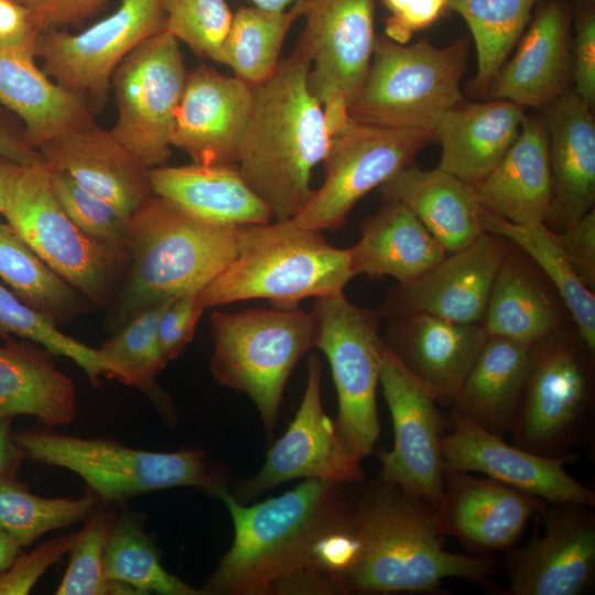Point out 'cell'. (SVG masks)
I'll return each mask as SVG.
<instances>
[{"label": "cell", "mask_w": 595, "mask_h": 595, "mask_svg": "<svg viewBox=\"0 0 595 595\" xmlns=\"http://www.w3.org/2000/svg\"><path fill=\"white\" fill-rule=\"evenodd\" d=\"M482 322L488 336L534 345L553 333L558 313L536 275L507 253Z\"/></svg>", "instance_id": "cell-35"}, {"label": "cell", "mask_w": 595, "mask_h": 595, "mask_svg": "<svg viewBox=\"0 0 595 595\" xmlns=\"http://www.w3.org/2000/svg\"><path fill=\"white\" fill-rule=\"evenodd\" d=\"M556 239L574 272L582 283L595 288V210L592 208L580 219L569 225Z\"/></svg>", "instance_id": "cell-51"}, {"label": "cell", "mask_w": 595, "mask_h": 595, "mask_svg": "<svg viewBox=\"0 0 595 595\" xmlns=\"http://www.w3.org/2000/svg\"><path fill=\"white\" fill-rule=\"evenodd\" d=\"M298 43L309 56L307 84L327 119L345 113L366 78L376 41V0H302Z\"/></svg>", "instance_id": "cell-16"}, {"label": "cell", "mask_w": 595, "mask_h": 595, "mask_svg": "<svg viewBox=\"0 0 595 595\" xmlns=\"http://www.w3.org/2000/svg\"><path fill=\"white\" fill-rule=\"evenodd\" d=\"M100 501L93 491L75 499L40 497L15 477L6 478L0 480V528L26 548L47 532L85 521Z\"/></svg>", "instance_id": "cell-41"}, {"label": "cell", "mask_w": 595, "mask_h": 595, "mask_svg": "<svg viewBox=\"0 0 595 595\" xmlns=\"http://www.w3.org/2000/svg\"><path fill=\"white\" fill-rule=\"evenodd\" d=\"M484 231L506 238L521 248L551 280L578 329L582 344L595 350V295L578 279L560 244L547 224L520 225L480 207Z\"/></svg>", "instance_id": "cell-36"}, {"label": "cell", "mask_w": 595, "mask_h": 595, "mask_svg": "<svg viewBox=\"0 0 595 595\" xmlns=\"http://www.w3.org/2000/svg\"><path fill=\"white\" fill-rule=\"evenodd\" d=\"M234 540L202 587L204 595L338 594L318 569L317 547L346 522L347 484L309 478L281 496L244 506L229 491Z\"/></svg>", "instance_id": "cell-1"}, {"label": "cell", "mask_w": 595, "mask_h": 595, "mask_svg": "<svg viewBox=\"0 0 595 595\" xmlns=\"http://www.w3.org/2000/svg\"><path fill=\"white\" fill-rule=\"evenodd\" d=\"M77 532L48 540L30 553L18 555L12 564L0 572V595H25L40 577L69 552Z\"/></svg>", "instance_id": "cell-47"}, {"label": "cell", "mask_w": 595, "mask_h": 595, "mask_svg": "<svg viewBox=\"0 0 595 595\" xmlns=\"http://www.w3.org/2000/svg\"><path fill=\"white\" fill-rule=\"evenodd\" d=\"M361 238L348 249L353 274L389 275L410 283L447 255L412 210L400 202H386L361 224Z\"/></svg>", "instance_id": "cell-31"}, {"label": "cell", "mask_w": 595, "mask_h": 595, "mask_svg": "<svg viewBox=\"0 0 595 595\" xmlns=\"http://www.w3.org/2000/svg\"><path fill=\"white\" fill-rule=\"evenodd\" d=\"M543 109L553 193L547 221L562 230L594 208L595 118L574 89Z\"/></svg>", "instance_id": "cell-25"}, {"label": "cell", "mask_w": 595, "mask_h": 595, "mask_svg": "<svg viewBox=\"0 0 595 595\" xmlns=\"http://www.w3.org/2000/svg\"><path fill=\"white\" fill-rule=\"evenodd\" d=\"M302 14V0L284 11L238 9L223 45L221 64L251 87L263 83L277 69L285 37Z\"/></svg>", "instance_id": "cell-39"}, {"label": "cell", "mask_w": 595, "mask_h": 595, "mask_svg": "<svg viewBox=\"0 0 595 595\" xmlns=\"http://www.w3.org/2000/svg\"><path fill=\"white\" fill-rule=\"evenodd\" d=\"M0 345V418L34 416L45 426H63L77 413L76 389L47 350L11 337Z\"/></svg>", "instance_id": "cell-34"}, {"label": "cell", "mask_w": 595, "mask_h": 595, "mask_svg": "<svg viewBox=\"0 0 595 595\" xmlns=\"http://www.w3.org/2000/svg\"><path fill=\"white\" fill-rule=\"evenodd\" d=\"M539 0H447L468 25L477 54L469 83L473 96L488 95L490 85L527 29Z\"/></svg>", "instance_id": "cell-38"}, {"label": "cell", "mask_w": 595, "mask_h": 595, "mask_svg": "<svg viewBox=\"0 0 595 595\" xmlns=\"http://www.w3.org/2000/svg\"><path fill=\"white\" fill-rule=\"evenodd\" d=\"M500 67L488 95L521 107L549 105L569 89L571 41L569 12L560 0L543 3Z\"/></svg>", "instance_id": "cell-26"}, {"label": "cell", "mask_w": 595, "mask_h": 595, "mask_svg": "<svg viewBox=\"0 0 595 595\" xmlns=\"http://www.w3.org/2000/svg\"><path fill=\"white\" fill-rule=\"evenodd\" d=\"M478 205L520 225L545 224L552 204L547 132L534 116H524L520 132L500 162L470 184Z\"/></svg>", "instance_id": "cell-27"}, {"label": "cell", "mask_w": 595, "mask_h": 595, "mask_svg": "<svg viewBox=\"0 0 595 595\" xmlns=\"http://www.w3.org/2000/svg\"><path fill=\"white\" fill-rule=\"evenodd\" d=\"M431 141L429 131L361 123L348 115L331 128L322 185L291 219L312 230L340 228L360 198L411 165Z\"/></svg>", "instance_id": "cell-12"}, {"label": "cell", "mask_w": 595, "mask_h": 595, "mask_svg": "<svg viewBox=\"0 0 595 595\" xmlns=\"http://www.w3.org/2000/svg\"><path fill=\"white\" fill-rule=\"evenodd\" d=\"M523 107L505 99L462 101L450 109L434 128L441 145L439 169L474 184L484 178L517 139Z\"/></svg>", "instance_id": "cell-28"}, {"label": "cell", "mask_w": 595, "mask_h": 595, "mask_svg": "<svg viewBox=\"0 0 595 595\" xmlns=\"http://www.w3.org/2000/svg\"><path fill=\"white\" fill-rule=\"evenodd\" d=\"M571 79L574 90L593 109L595 105V14L582 10L576 19L575 35L571 43Z\"/></svg>", "instance_id": "cell-49"}, {"label": "cell", "mask_w": 595, "mask_h": 595, "mask_svg": "<svg viewBox=\"0 0 595 595\" xmlns=\"http://www.w3.org/2000/svg\"><path fill=\"white\" fill-rule=\"evenodd\" d=\"M215 379L246 393L272 436L288 378L301 357L314 347L311 312L296 307L250 309L212 314Z\"/></svg>", "instance_id": "cell-8"}, {"label": "cell", "mask_w": 595, "mask_h": 595, "mask_svg": "<svg viewBox=\"0 0 595 595\" xmlns=\"http://www.w3.org/2000/svg\"><path fill=\"white\" fill-rule=\"evenodd\" d=\"M350 489L356 551L342 594H441L446 578L495 587L490 555L445 550L435 507L380 475Z\"/></svg>", "instance_id": "cell-2"}, {"label": "cell", "mask_w": 595, "mask_h": 595, "mask_svg": "<svg viewBox=\"0 0 595 595\" xmlns=\"http://www.w3.org/2000/svg\"><path fill=\"white\" fill-rule=\"evenodd\" d=\"M37 35L23 6L14 0H0V46L34 51Z\"/></svg>", "instance_id": "cell-53"}, {"label": "cell", "mask_w": 595, "mask_h": 595, "mask_svg": "<svg viewBox=\"0 0 595 595\" xmlns=\"http://www.w3.org/2000/svg\"><path fill=\"white\" fill-rule=\"evenodd\" d=\"M310 68L309 56L296 45L267 80L252 87L237 167L277 220L293 218L310 201L312 171L328 149L329 125L310 91Z\"/></svg>", "instance_id": "cell-3"}, {"label": "cell", "mask_w": 595, "mask_h": 595, "mask_svg": "<svg viewBox=\"0 0 595 595\" xmlns=\"http://www.w3.org/2000/svg\"><path fill=\"white\" fill-rule=\"evenodd\" d=\"M547 505L487 476L445 467L434 527L437 534L454 538L473 554L508 552L518 544L529 520Z\"/></svg>", "instance_id": "cell-19"}, {"label": "cell", "mask_w": 595, "mask_h": 595, "mask_svg": "<svg viewBox=\"0 0 595 595\" xmlns=\"http://www.w3.org/2000/svg\"><path fill=\"white\" fill-rule=\"evenodd\" d=\"M507 253L500 237L484 231L419 279L399 284L376 312L379 317L426 313L456 323L479 324Z\"/></svg>", "instance_id": "cell-20"}, {"label": "cell", "mask_w": 595, "mask_h": 595, "mask_svg": "<svg viewBox=\"0 0 595 595\" xmlns=\"http://www.w3.org/2000/svg\"><path fill=\"white\" fill-rule=\"evenodd\" d=\"M12 418H0V480L15 476L24 457L11 432Z\"/></svg>", "instance_id": "cell-55"}, {"label": "cell", "mask_w": 595, "mask_h": 595, "mask_svg": "<svg viewBox=\"0 0 595 595\" xmlns=\"http://www.w3.org/2000/svg\"><path fill=\"white\" fill-rule=\"evenodd\" d=\"M311 313L314 347L326 355L337 391V434L363 459L375 453L380 434L376 391L383 342L378 334L379 315L350 303L344 292L316 299Z\"/></svg>", "instance_id": "cell-11"}, {"label": "cell", "mask_w": 595, "mask_h": 595, "mask_svg": "<svg viewBox=\"0 0 595 595\" xmlns=\"http://www.w3.org/2000/svg\"><path fill=\"white\" fill-rule=\"evenodd\" d=\"M441 440L444 467L484 474L548 504L573 501L595 506V491L575 480L565 464L576 456L547 457L507 443L452 413Z\"/></svg>", "instance_id": "cell-21"}, {"label": "cell", "mask_w": 595, "mask_h": 595, "mask_svg": "<svg viewBox=\"0 0 595 595\" xmlns=\"http://www.w3.org/2000/svg\"><path fill=\"white\" fill-rule=\"evenodd\" d=\"M354 277L348 249L292 219L241 226L237 255L199 293L205 309L262 299L296 307L309 298L343 292Z\"/></svg>", "instance_id": "cell-5"}, {"label": "cell", "mask_w": 595, "mask_h": 595, "mask_svg": "<svg viewBox=\"0 0 595 595\" xmlns=\"http://www.w3.org/2000/svg\"><path fill=\"white\" fill-rule=\"evenodd\" d=\"M385 202L409 207L447 253L472 245L483 232L470 184L439 167L409 165L379 186Z\"/></svg>", "instance_id": "cell-32"}, {"label": "cell", "mask_w": 595, "mask_h": 595, "mask_svg": "<svg viewBox=\"0 0 595 595\" xmlns=\"http://www.w3.org/2000/svg\"><path fill=\"white\" fill-rule=\"evenodd\" d=\"M187 71L167 32L134 47L111 76L117 119L112 136L150 169L165 165Z\"/></svg>", "instance_id": "cell-13"}, {"label": "cell", "mask_w": 595, "mask_h": 595, "mask_svg": "<svg viewBox=\"0 0 595 595\" xmlns=\"http://www.w3.org/2000/svg\"><path fill=\"white\" fill-rule=\"evenodd\" d=\"M253 7L268 11H284L289 6L301 0H248Z\"/></svg>", "instance_id": "cell-58"}, {"label": "cell", "mask_w": 595, "mask_h": 595, "mask_svg": "<svg viewBox=\"0 0 595 595\" xmlns=\"http://www.w3.org/2000/svg\"><path fill=\"white\" fill-rule=\"evenodd\" d=\"M165 32L195 55L223 63V45L232 12L225 0H162Z\"/></svg>", "instance_id": "cell-45"}, {"label": "cell", "mask_w": 595, "mask_h": 595, "mask_svg": "<svg viewBox=\"0 0 595 595\" xmlns=\"http://www.w3.org/2000/svg\"><path fill=\"white\" fill-rule=\"evenodd\" d=\"M52 187L66 215L85 234L101 241L126 246L127 216L84 188L66 172L53 167Z\"/></svg>", "instance_id": "cell-46"}, {"label": "cell", "mask_w": 595, "mask_h": 595, "mask_svg": "<svg viewBox=\"0 0 595 595\" xmlns=\"http://www.w3.org/2000/svg\"><path fill=\"white\" fill-rule=\"evenodd\" d=\"M11 336L36 343L53 355L69 358L96 387L100 385L101 376L109 378V368L96 348L63 334L57 324L0 283V339Z\"/></svg>", "instance_id": "cell-43"}, {"label": "cell", "mask_w": 595, "mask_h": 595, "mask_svg": "<svg viewBox=\"0 0 595 595\" xmlns=\"http://www.w3.org/2000/svg\"><path fill=\"white\" fill-rule=\"evenodd\" d=\"M0 280L57 325L82 314L90 303L56 274L8 223H0Z\"/></svg>", "instance_id": "cell-37"}, {"label": "cell", "mask_w": 595, "mask_h": 595, "mask_svg": "<svg viewBox=\"0 0 595 595\" xmlns=\"http://www.w3.org/2000/svg\"><path fill=\"white\" fill-rule=\"evenodd\" d=\"M469 42L445 47L426 39L411 45L376 36L363 86L348 109L361 123L433 132L441 118L462 102L461 82Z\"/></svg>", "instance_id": "cell-7"}, {"label": "cell", "mask_w": 595, "mask_h": 595, "mask_svg": "<svg viewBox=\"0 0 595 595\" xmlns=\"http://www.w3.org/2000/svg\"><path fill=\"white\" fill-rule=\"evenodd\" d=\"M204 310L198 293L180 295L170 301L156 329L160 353L166 364L178 357L192 342Z\"/></svg>", "instance_id": "cell-48"}, {"label": "cell", "mask_w": 595, "mask_h": 595, "mask_svg": "<svg viewBox=\"0 0 595 595\" xmlns=\"http://www.w3.org/2000/svg\"><path fill=\"white\" fill-rule=\"evenodd\" d=\"M253 102L252 87L201 64L187 73L171 144L198 164H237Z\"/></svg>", "instance_id": "cell-22"}, {"label": "cell", "mask_w": 595, "mask_h": 595, "mask_svg": "<svg viewBox=\"0 0 595 595\" xmlns=\"http://www.w3.org/2000/svg\"><path fill=\"white\" fill-rule=\"evenodd\" d=\"M23 6L39 33L78 26L100 12L110 0H14Z\"/></svg>", "instance_id": "cell-50"}, {"label": "cell", "mask_w": 595, "mask_h": 595, "mask_svg": "<svg viewBox=\"0 0 595 595\" xmlns=\"http://www.w3.org/2000/svg\"><path fill=\"white\" fill-rule=\"evenodd\" d=\"M105 573L109 580L134 588L139 594L204 595L161 564L144 521L137 512L116 517L105 550Z\"/></svg>", "instance_id": "cell-40"}, {"label": "cell", "mask_w": 595, "mask_h": 595, "mask_svg": "<svg viewBox=\"0 0 595 595\" xmlns=\"http://www.w3.org/2000/svg\"><path fill=\"white\" fill-rule=\"evenodd\" d=\"M533 345L488 336L452 405L480 429L504 437L531 368Z\"/></svg>", "instance_id": "cell-33"}, {"label": "cell", "mask_w": 595, "mask_h": 595, "mask_svg": "<svg viewBox=\"0 0 595 595\" xmlns=\"http://www.w3.org/2000/svg\"><path fill=\"white\" fill-rule=\"evenodd\" d=\"M21 549L11 536L0 528V572L12 564Z\"/></svg>", "instance_id": "cell-57"}, {"label": "cell", "mask_w": 595, "mask_h": 595, "mask_svg": "<svg viewBox=\"0 0 595 595\" xmlns=\"http://www.w3.org/2000/svg\"><path fill=\"white\" fill-rule=\"evenodd\" d=\"M31 249L90 304L107 306L129 263L123 245L85 234L66 215L45 161L22 165L2 213Z\"/></svg>", "instance_id": "cell-9"}, {"label": "cell", "mask_w": 595, "mask_h": 595, "mask_svg": "<svg viewBox=\"0 0 595 595\" xmlns=\"http://www.w3.org/2000/svg\"><path fill=\"white\" fill-rule=\"evenodd\" d=\"M241 226L210 223L151 195L129 217V263L109 325L119 329L166 300L199 293L237 255Z\"/></svg>", "instance_id": "cell-4"}, {"label": "cell", "mask_w": 595, "mask_h": 595, "mask_svg": "<svg viewBox=\"0 0 595 595\" xmlns=\"http://www.w3.org/2000/svg\"><path fill=\"white\" fill-rule=\"evenodd\" d=\"M152 192L201 219L229 226L264 224L271 209L245 182L237 164L151 169Z\"/></svg>", "instance_id": "cell-30"}, {"label": "cell", "mask_w": 595, "mask_h": 595, "mask_svg": "<svg viewBox=\"0 0 595 595\" xmlns=\"http://www.w3.org/2000/svg\"><path fill=\"white\" fill-rule=\"evenodd\" d=\"M165 26L162 0H119L111 14L79 33L63 29L39 33L34 55L55 83L101 107L120 62Z\"/></svg>", "instance_id": "cell-14"}, {"label": "cell", "mask_w": 595, "mask_h": 595, "mask_svg": "<svg viewBox=\"0 0 595 595\" xmlns=\"http://www.w3.org/2000/svg\"><path fill=\"white\" fill-rule=\"evenodd\" d=\"M322 365L311 356L305 391L285 433L269 448L253 477L235 486L232 497L248 502L278 485L296 478H316L355 485L366 479L360 458L351 453L326 415L321 400Z\"/></svg>", "instance_id": "cell-18"}, {"label": "cell", "mask_w": 595, "mask_h": 595, "mask_svg": "<svg viewBox=\"0 0 595 595\" xmlns=\"http://www.w3.org/2000/svg\"><path fill=\"white\" fill-rule=\"evenodd\" d=\"M115 520V513L100 506L86 518L69 550L68 566L56 595H139L105 573V550Z\"/></svg>", "instance_id": "cell-44"}, {"label": "cell", "mask_w": 595, "mask_h": 595, "mask_svg": "<svg viewBox=\"0 0 595 595\" xmlns=\"http://www.w3.org/2000/svg\"><path fill=\"white\" fill-rule=\"evenodd\" d=\"M595 506L548 504L538 531L507 552V595H582L595 581Z\"/></svg>", "instance_id": "cell-17"}, {"label": "cell", "mask_w": 595, "mask_h": 595, "mask_svg": "<svg viewBox=\"0 0 595 595\" xmlns=\"http://www.w3.org/2000/svg\"><path fill=\"white\" fill-rule=\"evenodd\" d=\"M171 300L144 310L97 348L99 357L109 368L110 379L155 394V378L167 365L160 353L156 329L160 316Z\"/></svg>", "instance_id": "cell-42"}, {"label": "cell", "mask_w": 595, "mask_h": 595, "mask_svg": "<svg viewBox=\"0 0 595 595\" xmlns=\"http://www.w3.org/2000/svg\"><path fill=\"white\" fill-rule=\"evenodd\" d=\"M391 320L387 346L437 403L452 407L488 338L483 325L456 323L426 313Z\"/></svg>", "instance_id": "cell-24"}, {"label": "cell", "mask_w": 595, "mask_h": 595, "mask_svg": "<svg viewBox=\"0 0 595 595\" xmlns=\"http://www.w3.org/2000/svg\"><path fill=\"white\" fill-rule=\"evenodd\" d=\"M379 383L392 418L394 442L390 451L376 453L380 476L433 507L441 504L444 463L441 440L447 421L433 394L407 369L383 343Z\"/></svg>", "instance_id": "cell-15"}, {"label": "cell", "mask_w": 595, "mask_h": 595, "mask_svg": "<svg viewBox=\"0 0 595 595\" xmlns=\"http://www.w3.org/2000/svg\"><path fill=\"white\" fill-rule=\"evenodd\" d=\"M587 2H594V0H586Z\"/></svg>", "instance_id": "cell-59"}, {"label": "cell", "mask_w": 595, "mask_h": 595, "mask_svg": "<svg viewBox=\"0 0 595 595\" xmlns=\"http://www.w3.org/2000/svg\"><path fill=\"white\" fill-rule=\"evenodd\" d=\"M22 164L10 159L0 156V214L2 215L12 185L19 174Z\"/></svg>", "instance_id": "cell-56"}, {"label": "cell", "mask_w": 595, "mask_h": 595, "mask_svg": "<svg viewBox=\"0 0 595 595\" xmlns=\"http://www.w3.org/2000/svg\"><path fill=\"white\" fill-rule=\"evenodd\" d=\"M0 105L23 122L26 142L46 141L94 121L90 102L48 77L34 51L0 46Z\"/></svg>", "instance_id": "cell-29"}, {"label": "cell", "mask_w": 595, "mask_h": 595, "mask_svg": "<svg viewBox=\"0 0 595 595\" xmlns=\"http://www.w3.org/2000/svg\"><path fill=\"white\" fill-rule=\"evenodd\" d=\"M0 156L22 165L44 161L41 153L26 142L24 128H19L2 112H0Z\"/></svg>", "instance_id": "cell-54"}, {"label": "cell", "mask_w": 595, "mask_h": 595, "mask_svg": "<svg viewBox=\"0 0 595 595\" xmlns=\"http://www.w3.org/2000/svg\"><path fill=\"white\" fill-rule=\"evenodd\" d=\"M39 152L127 217L153 195L151 169L95 120L46 141Z\"/></svg>", "instance_id": "cell-23"}, {"label": "cell", "mask_w": 595, "mask_h": 595, "mask_svg": "<svg viewBox=\"0 0 595 595\" xmlns=\"http://www.w3.org/2000/svg\"><path fill=\"white\" fill-rule=\"evenodd\" d=\"M13 435L25 458L74 472L106 502H123L141 494L183 486L218 498L228 491L225 469L203 448L153 452L102 437L61 434L48 428Z\"/></svg>", "instance_id": "cell-6"}, {"label": "cell", "mask_w": 595, "mask_h": 595, "mask_svg": "<svg viewBox=\"0 0 595 595\" xmlns=\"http://www.w3.org/2000/svg\"><path fill=\"white\" fill-rule=\"evenodd\" d=\"M447 8V0H408L386 19V37L407 44L415 32L434 23Z\"/></svg>", "instance_id": "cell-52"}, {"label": "cell", "mask_w": 595, "mask_h": 595, "mask_svg": "<svg viewBox=\"0 0 595 595\" xmlns=\"http://www.w3.org/2000/svg\"><path fill=\"white\" fill-rule=\"evenodd\" d=\"M592 372L567 339L533 345L528 380L509 432L512 444L547 457L574 455L594 432Z\"/></svg>", "instance_id": "cell-10"}]
</instances>
